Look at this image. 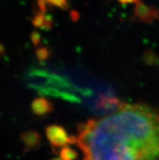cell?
Segmentation results:
<instances>
[{
    "mask_svg": "<svg viewBox=\"0 0 159 160\" xmlns=\"http://www.w3.org/2000/svg\"><path fill=\"white\" fill-rule=\"evenodd\" d=\"M84 160H159V110L120 104L114 113L79 126Z\"/></svg>",
    "mask_w": 159,
    "mask_h": 160,
    "instance_id": "cell-1",
    "label": "cell"
},
{
    "mask_svg": "<svg viewBox=\"0 0 159 160\" xmlns=\"http://www.w3.org/2000/svg\"><path fill=\"white\" fill-rule=\"evenodd\" d=\"M46 135L54 150L77 143V138L70 136L65 128L56 124L48 126L46 129Z\"/></svg>",
    "mask_w": 159,
    "mask_h": 160,
    "instance_id": "cell-2",
    "label": "cell"
},
{
    "mask_svg": "<svg viewBox=\"0 0 159 160\" xmlns=\"http://www.w3.org/2000/svg\"><path fill=\"white\" fill-rule=\"evenodd\" d=\"M32 110L36 115L44 116L52 112L53 104L46 98H36L32 103Z\"/></svg>",
    "mask_w": 159,
    "mask_h": 160,
    "instance_id": "cell-3",
    "label": "cell"
},
{
    "mask_svg": "<svg viewBox=\"0 0 159 160\" xmlns=\"http://www.w3.org/2000/svg\"><path fill=\"white\" fill-rule=\"evenodd\" d=\"M22 140L24 144V150L29 151L38 147L41 142V136L37 132L29 131L23 134Z\"/></svg>",
    "mask_w": 159,
    "mask_h": 160,
    "instance_id": "cell-4",
    "label": "cell"
},
{
    "mask_svg": "<svg viewBox=\"0 0 159 160\" xmlns=\"http://www.w3.org/2000/svg\"><path fill=\"white\" fill-rule=\"evenodd\" d=\"M137 15L139 18L145 21H153L155 19H158V12L155 9L148 8L142 2L140 3L139 8H137Z\"/></svg>",
    "mask_w": 159,
    "mask_h": 160,
    "instance_id": "cell-5",
    "label": "cell"
},
{
    "mask_svg": "<svg viewBox=\"0 0 159 160\" xmlns=\"http://www.w3.org/2000/svg\"><path fill=\"white\" fill-rule=\"evenodd\" d=\"M59 155L62 160H77L79 157V154L77 150L67 146H63L60 149Z\"/></svg>",
    "mask_w": 159,
    "mask_h": 160,
    "instance_id": "cell-6",
    "label": "cell"
},
{
    "mask_svg": "<svg viewBox=\"0 0 159 160\" xmlns=\"http://www.w3.org/2000/svg\"><path fill=\"white\" fill-rule=\"evenodd\" d=\"M119 1L123 3H130V2H136L137 0H119Z\"/></svg>",
    "mask_w": 159,
    "mask_h": 160,
    "instance_id": "cell-7",
    "label": "cell"
},
{
    "mask_svg": "<svg viewBox=\"0 0 159 160\" xmlns=\"http://www.w3.org/2000/svg\"><path fill=\"white\" fill-rule=\"evenodd\" d=\"M51 160H62V159L61 158H57V157H55V158H53Z\"/></svg>",
    "mask_w": 159,
    "mask_h": 160,
    "instance_id": "cell-8",
    "label": "cell"
}]
</instances>
